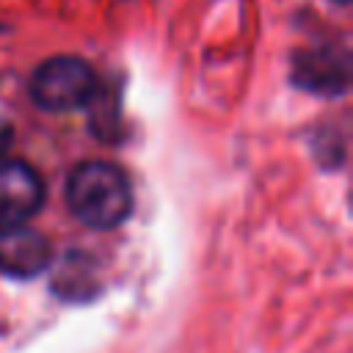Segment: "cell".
<instances>
[{
  "label": "cell",
  "mask_w": 353,
  "mask_h": 353,
  "mask_svg": "<svg viewBox=\"0 0 353 353\" xmlns=\"http://www.w3.org/2000/svg\"><path fill=\"white\" fill-rule=\"evenodd\" d=\"M331 3H336V6H350V0H331Z\"/></svg>",
  "instance_id": "cell-8"
},
{
  "label": "cell",
  "mask_w": 353,
  "mask_h": 353,
  "mask_svg": "<svg viewBox=\"0 0 353 353\" xmlns=\"http://www.w3.org/2000/svg\"><path fill=\"white\" fill-rule=\"evenodd\" d=\"M52 290L63 301H88L99 290L97 265L88 259V254L66 251L52 273Z\"/></svg>",
  "instance_id": "cell-6"
},
{
  "label": "cell",
  "mask_w": 353,
  "mask_h": 353,
  "mask_svg": "<svg viewBox=\"0 0 353 353\" xmlns=\"http://www.w3.org/2000/svg\"><path fill=\"white\" fill-rule=\"evenodd\" d=\"M52 265L50 240L28 223H0V273L33 279Z\"/></svg>",
  "instance_id": "cell-4"
},
{
  "label": "cell",
  "mask_w": 353,
  "mask_h": 353,
  "mask_svg": "<svg viewBox=\"0 0 353 353\" xmlns=\"http://www.w3.org/2000/svg\"><path fill=\"white\" fill-rule=\"evenodd\" d=\"M350 47L345 41H323L292 52L290 83L306 94L336 99L350 91Z\"/></svg>",
  "instance_id": "cell-3"
},
{
  "label": "cell",
  "mask_w": 353,
  "mask_h": 353,
  "mask_svg": "<svg viewBox=\"0 0 353 353\" xmlns=\"http://www.w3.org/2000/svg\"><path fill=\"white\" fill-rule=\"evenodd\" d=\"M11 138H14V127H11L8 119L0 116V157H3V152L11 146Z\"/></svg>",
  "instance_id": "cell-7"
},
{
  "label": "cell",
  "mask_w": 353,
  "mask_h": 353,
  "mask_svg": "<svg viewBox=\"0 0 353 353\" xmlns=\"http://www.w3.org/2000/svg\"><path fill=\"white\" fill-rule=\"evenodd\" d=\"M63 199L72 215L97 232L121 226L132 212V188L116 163L85 160L77 163L63 185Z\"/></svg>",
  "instance_id": "cell-1"
},
{
  "label": "cell",
  "mask_w": 353,
  "mask_h": 353,
  "mask_svg": "<svg viewBox=\"0 0 353 353\" xmlns=\"http://www.w3.org/2000/svg\"><path fill=\"white\" fill-rule=\"evenodd\" d=\"M3 30H6V25H3V22H0V33H3Z\"/></svg>",
  "instance_id": "cell-9"
},
{
  "label": "cell",
  "mask_w": 353,
  "mask_h": 353,
  "mask_svg": "<svg viewBox=\"0 0 353 353\" xmlns=\"http://www.w3.org/2000/svg\"><path fill=\"white\" fill-rule=\"evenodd\" d=\"M99 88L94 66L77 55H52L41 61L28 83V94L36 108L47 113H72L88 108Z\"/></svg>",
  "instance_id": "cell-2"
},
{
  "label": "cell",
  "mask_w": 353,
  "mask_h": 353,
  "mask_svg": "<svg viewBox=\"0 0 353 353\" xmlns=\"http://www.w3.org/2000/svg\"><path fill=\"white\" fill-rule=\"evenodd\" d=\"M44 204V182L25 160L0 157V223H25Z\"/></svg>",
  "instance_id": "cell-5"
}]
</instances>
